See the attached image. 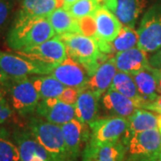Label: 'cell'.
Returning <instances> with one entry per match:
<instances>
[{
  "instance_id": "obj_1",
  "label": "cell",
  "mask_w": 161,
  "mask_h": 161,
  "mask_svg": "<svg viewBox=\"0 0 161 161\" xmlns=\"http://www.w3.org/2000/svg\"><path fill=\"white\" fill-rule=\"evenodd\" d=\"M56 36L47 17L22 25H14L7 36V44L14 51H23L42 44Z\"/></svg>"
},
{
  "instance_id": "obj_2",
  "label": "cell",
  "mask_w": 161,
  "mask_h": 161,
  "mask_svg": "<svg viewBox=\"0 0 161 161\" xmlns=\"http://www.w3.org/2000/svg\"><path fill=\"white\" fill-rule=\"evenodd\" d=\"M29 130L54 161H72L60 125L39 118H32Z\"/></svg>"
},
{
  "instance_id": "obj_3",
  "label": "cell",
  "mask_w": 161,
  "mask_h": 161,
  "mask_svg": "<svg viewBox=\"0 0 161 161\" xmlns=\"http://www.w3.org/2000/svg\"><path fill=\"white\" fill-rule=\"evenodd\" d=\"M66 46L70 58L81 64L92 76L103 58L97 40L80 33H69L59 36Z\"/></svg>"
},
{
  "instance_id": "obj_4",
  "label": "cell",
  "mask_w": 161,
  "mask_h": 161,
  "mask_svg": "<svg viewBox=\"0 0 161 161\" xmlns=\"http://www.w3.org/2000/svg\"><path fill=\"white\" fill-rule=\"evenodd\" d=\"M124 142L130 160H161V133L158 128L135 133Z\"/></svg>"
},
{
  "instance_id": "obj_5",
  "label": "cell",
  "mask_w": 161,
  "mask_h": 161,
  "mask_svg": "<svg viewBox=\"0 0 161 161\" xmlns=\"http://www.w3.org/2000/svg\"><path fill=\"white\" fill-rule=\"evenodd\" d=\"M55 66L31 60L19 54L0 50V67L12 79L24 78L29 75H50Z\"/></svg>"
},
{
  "instance_id": "obj_6",
  "label": "cell",
  "mask_w": 161,
  "mask_h": 161,
  "mask_svg": "<svg viewBox=\"0 0 161 161\" xmlns=\"http://www.w3.org/2000/svg\"><path fill=\"white\" fill-rule=\"evenodd\" d=\"M138 47L147 53L161 49V3L145 13L138 28Z\"/></svg>"
},
{
  "instance_id": "obj_7",
  "label": "cell",
  "mask_w": 161,
  "mask_h": 161,
  "mask_svg": "<svg viewBox=\"0 0 161 161\" xmlns=\"http://www.w3.org/2000/svg\"><path fill=\"white\" fill-rule=\"evenodd\" d=\"M91 138L89 144L99 146L104 144L115 143L120 142L128 129V119L120 116H112L96 119L90 125Z\"/></svg>"
},
{
  "instance_id": "obj_8",
  "label": "cell",
  "mask_w": 161,
  "mask_h": 161,
  "mask_svg": "<svg viewBox=\"0 0 161 161\" xmlns=\"http://www.w3.org/2000/svg\"><path fill=\"white\" fill-rule=\"evenodd\" d=\"M9 92L12 106L20 115H29L36 111L40 98L31 78H11Z\"/></svg>"
},
{
  "instance_id": "obj_9",
  "label": "cell",
  "mask_w": 161,
  "mask_h": 161,
  "mask_svg": "<svg viewBox=\"0 0 161 161\" xmlns=\"http://www.w3.org/2000/svg\"><path fill=\"white\" fill-rule=\"evenodd\" d=\"M16 54L34 61L53 65L61 64L68 57L65 44L61 38L57 35L32 48L23 51H16Z\"/></svg>"
},
{
  "instance_id": "obj_10",
  "label": "cell",
  "mask_w": 161,
  "mask_h": 161,
  "mask_svg": "<svg viewBox=\"0 0 161 161\" xmlns=\"http://www.w3.org/2000/svg\"><path fill=\"white\" fill-rule=\"evenodd\" d=\"M97 27V42L102 53H109V43L119 34L123 27L113 12L100 6L93 15Z\"/></svg>"
},
{
  "instance_id": "obj_11",
  "label": "cell",
  "mask_w": 161,
  "mask_h": 161,
  "mask_svg": "<svg viewBox=\"0 0 161 161\" xmlns=\"http://www.w3.org/2000/svg\"><path fill=\"white\" fill-rule=\"evenodd\" d=\"M50 75L62 82L65 87L79 90L87 86L91 77L86 68L69 56L64 61L54 67Z\"/></svg>"
},
{
  "instance_id": "obj_12",
  "label": "cell",
  "mask_w": 161,
  "mask_h": 161,
  "mask_svg": "<svg viewBox=\"0 0 161 161\" xmlns=\"http://www.w3.org/2000/svg\"><path fill=\"white\" fill-rule=\"evenodd\" d=\"M36 112L46 121L58 125H62L76 118L75 105L62 102L58 98L40 100Z\"/></svg>"
},
{
  "instance_id": "obj_13",
  "label": "cell",
  "mask_w": 161,
  "mask_h": 161,
  "mask_svg": "<svg viewBox=\"0 0 161 161\" xmlns=\"http://www.w3.org/2000/svg\"><path fill=\"white\" fill-rule=\"evenodd\" d=\"M64 7V0H23L14 25H22L47 17L56 9Z\"/></svg>"
},
{
  "instance_id": "obj_14",
  "label": "cell",
  "mask_w": 161,
  "mask_h": 161,
  "mask_svg": "<svg viewBox=\"0 0 161 161\" xmlns=\"http://www.w3.org/2000/svg\"><path fill=\"white\" fill-rule=\"evenodd\" d=\"M117 73L114 58H108L101 62L90 77L87 88L91 90L98 98L109 90Z\"/></svg>"
},
{
  "instance_id": "obj_15",
  "label": "cell",
  "mask_w": 161,
  "mask_h": 161,
  "mask_svg": "<svg viewBox=\"0 0 161 161\" xmlns=\"http://www.w3.org/2000/svg\"><path fill=\"white\" fill-rule=\"evenodd\" d=\"M113 58L118 72L126 73L131 75L150 65L147 52L138 47L125 51L118 52Z\"/></svg>"
},
{
  "instance_id": "obj_16",
  "label": "cell",
  "mask_w": 161,
  "mask_h": 161,
  "mask_svg": "<svg viewBox=\"0 0 161 161\" xmlns=\"http://www.w3.org/2000/svg\"><path fill=\"white\" fill-rule=\"evenodd\" d=\"M85 125L77 118L60 125L72 161H75L78 158L82 142L88 140V131L85 129Z\"/></svg>"
},
{
  "instance_id": "obj_17",
  "label": "cell",
  "mask_w": 161,
  "mask_h": 161,
  "mask_svg": "<svg viewBox=\"0 0 161 161\" xmlns=\"http://www.w3.org/2000/svg\"><path fill=\"white\" fill-rule=\"evenodd\" d=\"M104 107L116 116L128 119L139 108L140 105L120 92L109 89L102 98Z\"/></svg>"
},
{
  "instance_id": "obj_18",
  "label": "cell",
  "mask_w": 161,
  "mask_h": 161,
  "mask_svg": "<svg viewBox=\"0 0 161 161\" xmlns=\"http://www.w3.org/2000/svg\"><path fill=\"white\" fill-rule=\"evenodd\" d=\"M14 138L20 152L21 161H30L33 156H40L48 161H54L49 153L28 131H17Z\"/></svg>"
},
{
  "instance_id": "obj_19",
  "label": "cell",
  "mask_w": 161,
  "mask_h": 161,
  "mask_svg": "<svg viewBox=\"0 0 161 161\" xmlns=\"http://www.w3.org/2000/svg\"><path fill=\"white\" fill-rule=\"evenodd\" d=\"M99 98L87 87L80 90V93L75 103L76 118L84 125H90L96 120Z\"/></svg>"
},
{
  "instance_id": "obj_20",
  "label": "cell",
  "mask_w": 161,
  "mask_h": 161,
  "mask_svg": "<svg viewBox=\"0 0 161 161\" xmlns=\"http://www.w3.org/2000/svg\"><path fill=\"white\" fill-rule=\"evenodd\" d=\"M132 76L146 104L154 100L160 95L158 89L156 68L149 65L132 75Z\"/></svg>"
},
{
  "instance_id": "obj_21",
  "label": "cell",
  "mask_w": 161,
  "mask_h": 161,
  "mask_svg": "<svg viewBox=\"0 0 161 161\" xmlns=\"http://www.w3.org/2000/svg\"><path fill=\"white\" fill-rule=\"evenodd\" d=\"M145 6L146 0H117L114 14L122 25L134 28Z\"/></svg>"
},
{
  "instance_id": "obj_22",
  "label": "cell",
  "mask_w": 161,
  "mask_h": 161,
  "mask_svg": "<svg viewBox=\"0 0 161 161\" xmlns=\"http://www.w3.org/2000/svg\"><path fill=\"white\" fill-rule=\"evenodd\" d=\"M158 128V115L150 110L139 108L128 118V129L125 135V142L132 135Z\"/></svg>"
},
{
  "instance_id": "obj_23",
  "label": "cell",
  "mask_w": 161,
  "mask_h": 161,
  "mask_svg": "<svg viewBox=\"0 0 161 161\" xmlns=\"http://www.w3.org/2000/svg\"><path fill=\"white\" fill-rule=\"evenodd\" d=\"M84 150L94 161H124L126 149L123 142H117L99 146H92L88 143Z\"/></svg>"
},
{
  "instance_id": "obj_24",
  "label": "cell",
  "mask_w": 161,
  "mask_h": 161,
  "mask_svg": "<svg viewBox=\"0 0 161 161\" xmlns=\"http://www.w3.org/2000/svg\"><path fill=\"white\" fill-rule=\"evenodd\" d=\"M47 19L57 36L78 33V20L64 7L58 8L52 12L47 16Z\"/></svg>"
},
{
  "instance_id": "obj_25",
  "label": "cell",
  "mask_w": 161,
  "mask_h": 161,
  "mask_svg": "<svg viewBox=\"0 0 161 161\" xmlns=\"http://www.w3.org/2000/svg\"><path fill=\"white\" fill-rule=\"evenodd\" d=\"M109 89L120 92L121 94L132 98V100H134L140 105L141 108H142L144 105L146 104V101L139 92L137 85L132 76L129 74L117 71Z\"/></svg>"
},
{
  "instance_id": "obj_26",
  "label": "cell",
  "mask_w": 161,
  "mask_h": 161,
  "mask_svg": "<svg viewBox=\"0 0 161 161\" xmlns=\"http://www.w3.org/2000/svg\"><path fill=\"white\" fill-rule=\"evenodd\" d=\"M40 100L58 98L66 87L50 75L31 77Z\"/></svg>"
},
{
  "instance_id": "obj_27",
  "label": "cell",
  "mask_w": 161,
  "mask_h": 161,
  "mask_svg": "<svg viewBox=\"0 0 161 161\" xmlns=\"http://www.w3.org/2000/svg\"><path fill=\"white\" fill-rule=\"evenodd\" d=\"M138 31L132 27L123 25L119 34L117 35L115 40L109 43L110 51L115 52V54L118 52L125 51L138 46Z\"/></svg>"
},
{
  "instance_id": "obj_28",
  "label": "cell",
  "mask_w": 161,
  "mask_h": 161,
  "mask_svg": "<svg viewBox=\"0 0 161 161\" xmlns=\"http://www.w3.org/2000/svg\"><path fill=\"white\" fill-rule=\"evenodd\" d=\"M100 5L96 0H78L66 10L77 20L87 16H93Z\"/></svg>"
},
{
  "instance_id": "obj_29",
  "label": "cell",
  "mask_w": 161,
  "mask_h": 161,
  "mask_svg": "<svg viewBox=\"0 0 161 161\" xmlns=\"http://www.w3.org/2000/svg\"><path fill=\"white\" fill-rule=\"evenodd\" d=\"M0 161H21L17 145L6 138L2 131H0Z\"/></svg>"
},
{
  "instance_id": "obj_30",
  "label": "cell",
  "mask_w": 161,
  "mask_h": 161,
  "mask_svg": "<svg viewBox=\"0 0 161 161\" xmlns=\"http://www.w3.org/2000/svg\"><path fill=\"white\" fill-rule=\"evenodd\" d=\"M78 33L97 40V27L94 16H87L77 21Z\"/></svg>"
},
{
  "instance_id": "obj_31",
  "label": "cell",
  "mask_w": 161,
  "mask_h": 161,
  "mask_svg": "<svg viewBox=\"0 0 161 161\" xmlns=\"http://www.w3.org/2000/svg\"><path fill=\"white\" fill-rule=\"evenodd\" d=\"M80 93L79 89H75L72 87H66L64 92L61 93V95L58 97V99L62 102H64L69 105H75L77 98Z\"/></svg>"
},
{
  "instance_id": "obj_32",
  "label": "cell",
  "mask_w": 161,
  "mask_h": 161,
  "mask_svg": "<svg viewBox=\"0 0 161 161\" xmlns=\"http://www.w3.org/2000/svg\"><path fill=\"white\" fill-rule=\"evenodd\" d=\"M12 115V109L5 98V94L0 91V125L4 124Z\"/></svg>"
},
{
  "instance_id": "obj_33",
  "label": "cell",
  "mask_w": 161,
  "mask_h": 161,
  "mask_svg": "<svg viewBox=\"0 0 161 161\" xmlns=\"http://www.w3.org/2000/svg\"><path fill=\"white\" fill-rule=\"evenodd\" d=\"M11 3L8 0H0V28L5 24L11 11Z\"/></svg>"
},
{
  "instance_id": "obj_34",
  "label": "cell",
  "mask_w": 161,
  "mask_h": 161,
  "mask_svg": "<svg viewBox=\"0 0 161 161\" xmlns=\"http://www.w3.org/2000/svg\"><path fill=\"white\" fill-rule=\"evenodd\" d=\"M142 108L155 112L157 114H161V95H159L154 100L145 104Z\"/></svg>"
},
{
  "instance_id": "obj_35",
  "label": "cell",
  "mask_w": 161,
  "mask_h": 161,
  "mask_svg": "<svg viewBox=\"0 0 161 161\" xmlns=\"http://www.w3.org/2000/svg\"><path fill=\"white\" fill-rule=\"evenodd\" d=\"M149 63L150 66L161 69V49L154 52L150 58H149Z\"/></svg>"
},
{
  "instance_id": "obj_36",
  "label": "cell",
  "mask_w": 161,
  "mask_h": 161,
  "mask_svg": "<svg viewBox=\"0 0 161 161\" xmlns=\"http://www.w3.org/2000/svg\"><path fill=\"white\" fill-rule=\"evenodd\" d=\"M100 6H103L108 8L111 12L115 11V8L117 6V0H96Z\"/></svg>"
},
{
  "instance_id": "obj_37",
  "label": "cell",
  "mask_w": 161,
  "mask_h": 161,
  "mask_svg": "<svg viewBox=\"0 0 161 161\" xmlns=\"http://www.w3.org/2000/svg\"><path fill=\"white\" fill-rule=\"evenodd\" d=\"M10 77L6 75V73L3 71V69L0 67V86L4 85V84H7L10 80Z\"/></svg>"
},
{
  "instance_id": "obj_38",
  "label": "cell",
  "mask_w": 161,
  "mask_h": 161,
  "mask_svg": "<svg viewBox=\"0 0 161 161\" xmlns=\"http://www.w3.org/2000/svg\"><path fill=\"white\" fill-rule=\"evenodd\" d=\"M156 72H157V80H158V92L161 95V69H157L156 68Z\"/></svg>"
},
{
  "instance_id": "obj_39",
  "label": "cell",
  "mask_w": 161,
  "mask_h": 161,
  "mask_svg": "<svg viewBox=\"0 0 161 161\" xmlns=\"http://www.w3.org/2000/svg\"><path fill=\"white\" fill-rule=\"evenodd\" d=\"M76 1H78V0H64V8L67 9L70 6H72Z\"/></svg>"
},
{
  "instance_id": "obj_40",
  "label": "cell",
  "mask_w": 161,
  "mask_h": 161,
  "mask_svg": "<svg viewBox=\"0 0 161 161\" xmlns=\"http://www.w3.org/2000/svg\"><path fill=\"white\" fill-rule=\"evenodd\" d=\"M82 161H94V160H93V158H92V157L89 155L86 151L84 150L83 155H82Z\"/></svg>"
},
{
  "instance_id": "obj_41",
  "label": "cell",
  "mask_w": 161,
  "mask_h": 161,
  "mask_svg": "<svg viewBox=\"0 0 161 161\" xmlns=\"http://www.w3.org/2000/svg\"><path fill=\"white\" fill-rule=\"evenodd\" d=\"M30 161H48L45 159L44 158H42V157H40V156H33Z\"/></svg>"
},
{
  "instance_id": "obj_42",
  "label": "cell",
  "mask_w": 161,
  "mask_h": 161,
  "mask_svg": "<svg viewBox=\"0 0 161 161\" xmlns=\"http://www.w3.org/2000/svg\"><path fill=\"white\" fill-rule=\"evenodd\" d=\"M158 129L161 133V114L158 115Z\"/></svg>"
},
{
  "instance_id": "obj_43",
  "label": "cell",
  "mask_w": 161,
  "mask_h": 161,
  "mask_svg": "<svg viewBox=\"0 0 161 161\" xmlns=\"http://www.w3.org/2000/svg\"><path fill=\"white\" fill-rule=\"evenodd\" d=\"M160 161H161V160H160Z\"/></svg>"
}]
</instances>
